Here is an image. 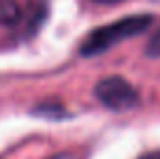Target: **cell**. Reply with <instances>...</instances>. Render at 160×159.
<instances>
[{
	"instance_id": "6da1fadb",
	"label": "cell",
	"mask_w": 160,
	"mask_h": 159,
	"mask_svg": "<svg viewBox=\"0 0 160 159\" xmlns=\"http://www.w3.org/2000/svg\"><path fill=\"white\" fill-rule=\"evenodd\" d=\"M151 25H153L151 15H130V17L119 19L116 23L99 26L84 40L82 47H80V52H82V56L101 54V52L112 49L114 45H118L121 41L145 32Z\"/></svg>"
},
{
	"instance_id": "7a4b0ae2",
	"label": "cell",
	"mask_w": 160,
	"mask_h": 159,
	"mask_svg": "<svg viewBox=\"0 0 160 159\" xmlns=\"http://www.w3.org/2000/svg\"><path fill=\"white\" fill-rule=\"evenodd\" d=\"M95 96L110 111H128L140 101L138 92L132 88V84L118 75L99 80L95 86Z\"/></svg>"
},
{
	"instance_id": "3957f363",
	"label": "cell",
	"mask_w": 160,
	"mask_h": 159,
	"mask_svg": "<svg viewBox=\"0 0 160 159\" xmlns=\"http://www.w3.org/2000/svg\"><path fill=\"white\" fill-rule=\"evenodd\" d=\"M21 17V8L13 0H0V25L8 26L17 23Z\"/></svg>"
},
{
	"instance_id": "277c9868",
	"label": "cell",
	"mask_w": 160,
	"mask_h": 159,
	"mask_svg": "<svg viewBox=\"0 0 160 159\" xmlns=\"http://www.w3.org/2000/svg\"><path fill=\"white\" fill-rule=\"evenodd\" d=\"M145 54L151 56V58H157L160 56V30H157L149 41H147V47H145Z\"/></svg>"
},
{
	"instance_id": "5b68a950",
	"label": "cell",
	"mask_w": 160,
	"mask_h": 159,
	"mask_svg": "<svg viewBox=\"0 0 160 159\" xmlns=\"http://www.w3.org/2000/svg\"><path fill=\"white\" fill-rule=\"evenodd\" d=\"M52 159H77L75 154H60V156H54Z\"/></svg>"
},
{
	"instance_id": "8992f818",
	"label": "cell",
	"mask_w": 160,
	"mask_h": 159,
	"mask_svg": "<svg viewBox=\"0 0 160 159\" xmlns=\"http://www.w3.org/2000/svg\"><path fill=\"white\" fill-rule=\"evenodd\" d=\"M140 159H160V152H153V154H147V156H143V157Z\"/></svg>"
},
{
	"instance_id": "52a82bcc",
	"label": "cell",
	"mask_w": 160,
	"mask_h": 159,
	"mask_svg": "<svg viewBox=\"0 0 160 159\" xmlns=\"http://www.w3.org/2000/svg\"><path fill=\"white\" fill-rule=\"evenodd\" d=\"M99 4H116V2H121V0H95Z\"/></svg>"
}]
</instances>
